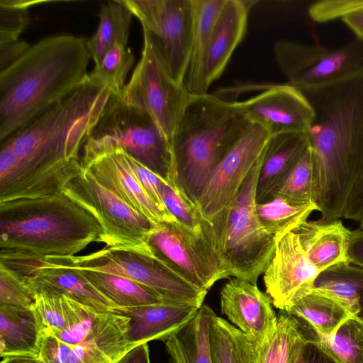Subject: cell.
Masks as SVG:
<instances>
[{"instance_id":"1","label":"cell","mask_w":363,"mask_h":363,"mask_svg":"<svg viewBox=\"0 0 363 363\" xmlns=\"http://www.w3.org/2000/svg\"><path fill=\"white\" fill-rule=\"evenodd\" d=\"M114 94L86 80L32 123L1 141L0 203L57 195L79 174L80 148Z\"/></svg>"},{"instance_id":"2","label":"cell","mask_w":363,"mask_h":363,"mask_svg":"<svg viewBox=\"0 0 363 363\" xmlns=\"http://www.w3.org/2000/svg\"><path fill=\"white\" fill-rule=\"evenodd\" d=\"M315 112L307 132L313 156V203L321 218L343 217L363 170V67L301 91Z\"/></svg>"},{"instance_id":"3","label":"cell","mask_w":363,"mask_h":363,"mask_svg":"<svg viewBox=\"0 0 363 363\" xmlns=\"http://www.w3.org/2000/svg\"><path fill=\"white\" fill-rule=\"evenodd\" d=\"M87 38H44L0 72V142L61 102L87 79Z\"/></svg>"},{"instance_id":"4","label":"cell","mask_w":363,"mask_h":363,"mask_svg":"<svg viewBox=\"0 0 363 363\" xmlns=\"http://www.w3.org/2000/svg\"><path fill=\"white\" fill-rule=\"evenodd\" d=\"M105 242L96 217L63 192L0 203V258L74 256Z\"/></svg>"},{"instance_id":"5","label":"cell","mask_w":363,"mask_h":363,"mask_svg":"<svg viewBox=\"0 0 363 363\" xmlns=\"http://www.w3.org/2000/svg\"><path fill=\"white\" fill-rule=\"evenodd\" d=\"M250 123L235 101L191 95L172 147L177 183L196 206L216 164Z\"/></svg>"},{"instance_id":"6","label":"cell","mask_w":363,"mask_h":363,"mask_svg":"<svg viewBox=\"0 0 363 363\" xmlns=\"http://www.w3.org/2000/svg\"><path fill=\"white\" fill-rule=\"evenodd\" d=\"M129 321L69 298L62 323L43 332L40 358L45 363H118L134 348L128 338Z\"/></svg>"},{"instance_id":"7","label":"cell","mask_w":363,"mask_h":363,"mask_svg":"<svg viewBox=\"0 0 363 363\" xmlns=\"http://www.w3.org/2000/svg\"><path fill=\"white\" fill-rule=\"evenodd\" d=\"M264 155L246 177L230 206L211 222L231 277L254 284L272 257L277 242L262 228L256 212L257 185Z\"/></svg>"},{"instance_id":"8","label":"cell","mask_w":363,"mask_h":363,"mask_svg":"<svg viewBox=\"0 0 363 363\" xmlns=\"http://www.w3.org/2000/svg\"><path fill=\"white\" fill-rule=\"evenodd\" d=\"M113 149H122L165 181L177 183L169 141L150 116L115 94L83 146V151Z\"/></svg>"},{"instance_id":"9","label":"cell","mask_w":363,"mask_h":363,"mask_svg":"<svg viewBox=\"0 0 363 363\" xmlns=\"http://www.w3.org/2000/svg\"><path fill=\"white\" fill-rule=\"evenodd\" d=\"M40 260L58 266L121 276L147 286L170 303L201 307L208 293L186 281L152 251L146 252L105 246L84 255L46 257Z\"/></svg>"},{"instance_id":"10","label":"cell","mask_w":363,"mask_h":363,"mask_svg":"<svg viewBox=\"0 0 363 363\" xmlns=\"http://www.w3.org/2000/svg\"><path fill=\"white\" fill-rule=\"evenodd\" d=\"M143 30L140 59L118 96L125 104L150 116L172 146L191 94L174 79L152 37L145 29Z\"/></svg>"},{"instance_id":"11","label":"cell","mask_w":363,"mask_h":363,"mask_svg":"<svg viewBox=\"0 0 363 363\" xmlns=\"http://www.w3.org/2000/svg\"><path fill=\"white\" fill-rule=\"evenodd\" d=\"M147 244L155 255L202 291H208L217 281L231 277L210 221L199 230L177 221L155 224Z\"/></svg>"},{"instance_id":"12","label":"cell","mask_w":363,"mask_h":363,"mask_svg":"<svg viewBox=\"0 0 363 363\" xmlns=\"http://www.w3.org/2000/svg\"><path fill=\"white\" fill-rule=\"evenodd\" d=\"M63 193L99 220L105 235L106 247L151 252L147 240L155 224L91 176L82 170L67 184Z\"/></svg>"},{"instance_id":"13","label":"cell","mask_w":363,"mask_h":363,"mask_svg":"<svg viewBox=\"0 0 363 363\" xmlns=\"http://www.w3.org/2000/svg\"><path fill=\"white\" fill-rule=\"evenodd\" d=\"M158 47L174 79L184 84L194 27L192 0H122Z\"/></svg>"},{"instance_id":"14","label":"cell","mask_w":363,"mask_h":363,"mask_svg":"<svg viewBox=\"0 0 363 363\" xmlns=\"http://www.w3.org/2000/svg\"><path fill=\"white\" fill-rule=\"evenodd\" d=\"M274 52L286 84L300 91L348 76L363 67L359 40L337 49L280 40Z\"/></svg>"},{"instance_id":"15","label":"cell","mask_w":363,"mask_h":363,"mask_svg":"<svg viewBox=\"0 0 363 363\" xmlns=\"http://www.w3.org/2000/svg\"><path fill=\"white\" fill-rule=\"evenodd\" d=\"M272 135L251 123L216 164L197 206L206 220L213 221L232 204L246 177L263 155Z\"/></svg>"},{"instance_id":"16","label":"cell","mask_w":363,"mask_h":363,"mask_svg":"<svg viewBox=\"0 0 363 363\" xmlns=\"http://www.w3.org/2000/svg\"><path fill=\"white\" fill-rule=\"evenodd\" d=\"M320 273L307 257L298 235L289 232L277 240L264 272L266 293L275 308L286 311L313 290Z\"/></svg>"},{"instance_id":"17","label":"cell","mask_w":363,"mask_h":363,"mask_svg":"<svg viewBox=\"0 0 363 363\" xmlns=\"http://www.w3.org/2000/svg\"><path fill=\"white\" fill-rule=\"evenodd\" d=\"M251 122L263 127L272 136L286 133H307L315 116L305 94L288 84L266 85L259 94L235 101Z\"/></svg>"},{"instance_id":"18","label":"cell","mask_w":363,"mask_h":363,"mask_svg":"<svg viewBox=\"0 0 363 363\" xmlns=\"http://www.w3.org/2000/svg\"><path fill=\"white\" fill-rule=\"evenodd\" d=\"M79 160L83 172L155 225L168 222L136 179L122 149L83 151Z\"/></svg>"},{"instance_id":"19","label":"cell","mask_w":363,"mask_h":363,"mask_svg":"<svg viewBox=\"0 0 363 363\" xmlns=\"http://www.w3.org/2000/svg\"><path fill=\"white\" fill-rule=\"evenodd\" d=\"M221 313L259 345L274 334L277 325L271 298L257 286L235 278L220 290Z\"/></svg>"},{"instance_id":"20","label":"cell","mask_w":363,"mask_h":363,"mask_svg":"<svg viewBox=\"0 0 363 363\" xmlns=\"http://www.w3.org/2000/svg\"><path fill=\"white\" fill-rule=\"evenodd\" d=\"M200 307L170 302L135 307H115L110 311L129 318L128 338L134 347L160 340L164 341L189 321Z\"/></svg>"},{"instance_id":"21","label":"cell","mask_w":363,"mask_h":363,"mask_svg":"<svg viewBox=\"0 0 363 363\" xmlns=\"http://www.w3.org/2000/svg\"><path fill=\"white\" fill-rule=\"evenodd\" d=\"M252 1L226 0L215 23L206 62L208 87L223 73L247 28Z\"/></svg>"},{"instance_id":"22","label":"cell","mask_w":363,"mask_h":363,"mask_svg":"<svg viewBox=\"0 0 363 363\" xmlns=\"http://www.w3.org/2000/svg\"><path fill=\"white\" fill-rule=\"evenodd\" d=\"M294 232L298 235L307 257L320 272L340 263L350 262L351 230L342 220H306Z\"/></svg>"},{"instance_id":"23","label":"cell","mask_w":363,"mask_h":363,"mask_svg":"<svg viewBox=\"0 0 363 363\" xmlns=\"http://www.w3.org/2000/svg\"><path fill=\"white\" fill-rule=\"evenodd\" d=\"M308 143L307 133H286L271 137L259 170L257 203L272 199Z\"/></svg>"},{"instance_id":"24","label":"cell","mask_w":363,"mask_h":363,"mask_svg":"<svg viewBox=\"0 0 363 363\" xmlns=\"http://www.w3.org/2000/svg\"><path fill=\"white\" fill-rule=\"evenodd\" d=\"M226 0H192L194 27L184 85L191 95L208 93L206 62L215 23Z\"/></svg>"},{"instance_id":"25","label":"cell","mask_w":363,"mask_h":363,"mask_svg":"<svg viewBox=\"0 0 363 363\" xmlns=\"http://www.w3.org/2000/svg\"><path fill=\"white\" fill-rule=\"evenodd\" d=\"M42 327L33 308L0 305V356L40 358Z\"/></svg>"},{"instance_id":"26","label":"cell","mask_w":363,"mask_h":363,"mask_svg":"<svg viewBox=\"0 0 363 363\" xmlns=\"http://www.w3.org/2000/svg\"><path fill=\"white\" fill-rule=\"evenodd\" d=\"M213 313L203 304L189 321L164 341L169 363H213L209 335Z\"/></svg>"},{"instance_id":"27","label":"cell","mask_w":363,"mask_h":363,"mask_svg":"<svg viewBox=\"0 0 363 363\" xmlns=\"http://www.w3.org/2000/svg\"><path fill=\"white\" fill-rule=\"evenodd\" d=\"M313 289L332 298L352 315L362 318V267L351 262L329 267L319 274Z\"/></svg>"},{"instance_id":"28","label":"cell","mask_w":363,"mask_h":363,"mask_svg":"<svg viewBox=\"0 0 363 363\" xmlns=\"http://www.w3.org/2000/svg\"><path fill=\"white\" fill-rule=\"evenodd\" d=\"M286 312L305 323L322 337L334 334L352 316L338 302L313 289L294 302Z\"/></svg>"},{"instance_id":"29","label":"cell","mask_w":363,"mask_h":363,"mask_svg":"<svg viewBox=\"0 0 363 363\" xmlns=\"http://www.w3.org/2000/svg\"><path fill=\"white\" fill-rule=\"evenodd\" d=\"M311 335L306 324L280 311L272 336L259 344L256 363H295L299 351Z\"/></svg>"},{"instance_id":"30","label":"cell","mask_w":363,"mask_h":363,"mask_svg":"<svg viewBox=\"0 0 363 363\" xmlns=\"http://www.w3.org/2000/svg\"><path fill=\"white\" fill-rule=\"evenodd\" d=\"M209 335L213 363H256L259 343L215 313Z\"/></svg>"},{"instance_id":"31","label":"cell","mask_w":363,"mask_h":363,"mask_svg":"<svg viewBox=\"0 0 363 363\" xmlns=\"http://www.w3.org/2000/svg\"><path fill=\"white\" fill-rule=\"evenodd\" d=\"M77 269L114 308L135 307L167 302L152 289L128 278L103 272Z\"/></svg>"},{"instance_id":"32","label":"cell","mask_w":363,"mask_h":363,"mask_svg":"<svg viewBox=\"0 0 363 363\" xmlns=\"http://www.w3.org/2000/svg\"><path fill=\"white\" fill-rule=\"evenodd\" d=\"M314 211H317L315 204L294 205L279 197L256 204L261 225L276 240L289 232H294L307 220Z\"/></svg>"},{"instance_id":"33","label":"cell","mask_w":363,"mask_h":363,"mask_svg":"<svg viewBox=\"0 0 363 363\" xmlns=\"http://www.w3.org/2000/svg\"><path fill=\"white\" fill-rule=\"evenodd\" d=\"M315 333V332H314ZM315 338L337 363H363V318L352 315L332 335Z\"/></svg>"},{"instance_id":"34","label":"cell","mask_w":363,"mask_h":363,"mask_svg":"<svg viewBox=\"0 0 363 363\" xmlns=\"http://www.w3.org/2000/svg\"><path fill=\"white\" fill-rule=\"evenodd\" d=\"M313 193V156L308 143L286 179L273 193L272 199L279 197L298 206L315 204Z\"/></svg>"},{"instance_id":"35","label":"cell","mask_w":363,"mask_h":363,"mask_svg":"<svg viewBox=\"0 0 363 363\" xmlns=\"http://www.w3.org/2000/svg\"><path fill=\"white\" fill-rule=\"evenodd\" d=\"M135 57L126 45L115 43L102 62L89 73V79L105 85L115 94L119 95L125 86L127 76L133 66Z\"/></svg>"},{"instance_id":"36","label":"cell","mask_w":363,"mask_h":363,"mask_svg":"<svg viewBox=\"0 0 363 363\" xmlns=\"http://www.w3.org/2000/svg\"><path fill=\"white\" fill-rule=\"evenodd\" d=\"M133 16L122 0L104 2L99 9V24L92 36L108 48L115 43L126 45Z\"/></svg>"},{"instance_id":"37","label":"cell","mask_w":363,"mask_h":363,"mask_svg":"<svg viewBox=\"0 0 363 363\" xmlns=\"http://www.w3.org/2000/svg\"><path fill=\"white\" fill-rule=\"evenodd\" d=\"M164 203L175 220L194 230H201L208 222L198 206L182 191L178 184L164 182L162 190Z\"/></svg>"},{"instance_id":"38","label":"cell","mask_w":363,"mask_h":363,"mask_svg":"<svg viewBox=\"0 0 363 363\" xmlns=\"http://www.w3.org/2000/svg\"><path fill=\"white\" fill-rule=\"evenodd\" d=\"M34 1L0 0V43L19 39L30 23L29 8Z\"/></svg>"},{"instance_id":"39","label":"cell","mask_w":363,"mask_h":363,"mask_svg":"<svg viewBox=\"0 0 363 363\" xmlns=\"http://www.w3.org/2000/svg\"><path fill=\"white\" fill-rule=\"evenodd\" d=\"M35 297L21 277L0 264V305L33 308Z\"/></svg>"},{"instance_id":"40","label":"cell","mask_w":363,"mask_h":363,"mask_svg":"<svg viewBox=\"0 0 363 363\" xmlns=\"http://www.w3.org/2000/svg\"><path fill=\"white\" fill-rule=\"evenodd\" d=\"M125 155L134 176L149 198L164 216L168 222L177 221L167 211L162 199V185L164 182H168L157 175L125 152Z\"/></svg>"},{"instance_id":"41","label":"cell","mask_w":363,"mask_h":363,"mask_svg":"<svg viewBox=\"0 0 363 363\" xmlns=\"http://www.w3.org/2000/svg\"><path fill=\"white\" fill-rule=\"evenodd\" d=\"M363 9V0H323L313 4L308 13L311 18L325 23Z\"/></svg>"},{"instance_id":"42","label":"cell","mask_w":363,"mask_h":363,"mask_svg":"<svg viewBox=\"0 0 363 363\" xmlns=\"http://www.w3.org/2000/svg\"><path fill=\"white\" fill-rule=\"evenodd\" d=\"M295 363H337L320 346L315 333L302 345Z\"/></svg>"},{"instance_id":"43","label":"cell","mask_w":363,"mask_h":363,"mask_svg":"<svg viewBox=\"0 0 363 363\" xmlns=\"http://www.w3.org/2000/svg\"><path fill=\"white\" fill-rule=\"evenodd\" d=\"M30 46L20 39L0 43V72L21 57Z\"/></svg>"},{"instance_id":"44","label":"cell","mask_w":363,"mask_h":363,"mask_svg":"<svg viewBox=\"0 0 363 363\" xmlns=\"http://www.w3.org/2000/svg\"><path fill=\"white\" fill-rule=\"evenodd\" d=\"M348 253L350 262L363 268V229L351 231Z\"/></svg>"},{"instance_id":"45","label":"cell","mask_w":363,"mask_h":363,"mask_svg":"<svg viewBox=\"0 0 363 363\" xmlns=\"http://www.w3.org/2000/svg\"><path fill=\"white\" fill-rule=\"evenodd\" d=\"M118 363H150L147 343L134 347L125 354Z\"/></svg>"},{"instance_id":"46","label":"cell","mask_w":363,"mask_h":363,"mask_svg":"<svg viewBox=\"0 0 363 363\" xmlns=\"http://www.w3.org/2000/svg\"><path fill=\"white\" fill-rule=\"evenodd\" d=\"M341 19L363 43V9L350 13Z\"/></svg>"},{"instance_id":"47","label":"cell","mask_w":363,"mask_h":363,"mask_svg":"<svg viewBox=\"0 0 363 363\" xmlns=\"http://www.w3.org/2000/svg\"><path fill=\"white\" fill-rule=\"evenodd\" d=\"M1 363H45L40 358L29 357H13L2 358Z\"/></svg>"},{"instance_id":"48","label":"cell","mask_w":363,"mask_h":363,"mask_svg":"<svg viewBox=\"0 0 363 363\" xmlns=\"http://www.w3.org/2000/svg\"><path fill=\"white\" fill-rule=\"evenodd\" d=\"M359 228H362L363 229V218L362 219L359 221Z\"/></svg>"}]
</instances>
